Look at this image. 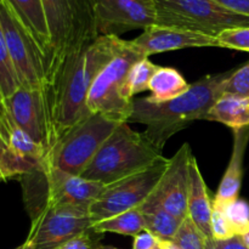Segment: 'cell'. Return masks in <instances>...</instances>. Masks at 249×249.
I'll return each mask as SVG.
<instances>
[{
    "label": "cell",
    "instance_id": "obj_1",
    "mask_svg": "<svg viewBox=\"0 0 249 249\" xmlns=\"http://www.w3.org/2000/svg\"><path fill=\"white\" fill-rule=\"evenodd\" d=\"M41 2L50 36L41 90L51 118L56 97L68 75L100 34L96 0H41Z\"/></svg>",
    "mask_w": 249,
    "mask_h": 249
},
{
    "label": "cell",
    "instance_id": "obj_2",
    "mask_svg": "<svg viewBox=\"0 0 249 249\" xmlns=\"http://www.w3.org/2000/svg\"><path fill=\"white\" fill-rule=\"evenodd\" d=\"M231 73H218L202 77L190 84L185 94L165 102H153L148 97L133 102V112L126 123L145 124L143 135L160 151L167 141L187 128L194 121L204 119L213 105L223 96V84Z\"/></svg>",
    "mask_w": 249,
    "mask_h": 249
},
{
    "label": "cell",
    "instance_id": "obj_3",
    "mask_svg": "<svg viewBox=\"0 0 249 249\" xmlns=\"http://www.w3.org/2000/svg\"><path fill=\"white\" fill-rule=\"evenodd\" d=\"M128 40L116 36H100L74 66L58 92L51 112L53 146L78 123L90 116L88 95L99 73L124 50ZM51 151V150H50Z\"/></svg>",
    "mask_w": 249,
    "mask_h": 249
},
{
    "label": "cell",
    "instance_id": "obj_4",
    "mask_svg": "<svg viewBox=\"0 0 249 249\" xmlns=\"http://www.w3.org/2000/svg\"><path fill=\"white\" fill-rule=\"evenodd\" d=\"M163 157L142 133L122 123L104 142L82 177L107 185L147 169Z\"/></svg>",
    "mask_w": 249,
    "mask_h": 249
},
{
    "label": "cell",
    "instance_id": "obj_5",
    "mask_svg": "<svg viewBox=\"0 0 249 249\" xmlns=\"http://www.w3.org/2000/svg\"><path fill=\"white\" fill-rule=\"evenodd\" d=\"M119 122L91 113L68 130L46 155L41 172L58 170L82 177L105 141L119 125Z\"/></svg>",
    "mask_w": 249,
    "mask_h": 249
},
{
    "label": "cell",
    "instance_id": "obj_6",
    "mask_svg": "<svg viewBox=\"0 0 249 249\" xmlns=\"http://www.w3.org/2000/svg\"><path fill=\"white\" fill-rule=\"evenodd\" d=\"M145 56L133 45L131 40L94 80L87 100L90 113H97L109 119L126 123L133 112V102L128 87L131 67Z\"/></svg>",
    "mask_w": 249,
    "mask_h": 249
},
{
    "label": "cell",
    "instance_id": "obj_7",
    "mask_svg": "<svg viewBox=\"0 0 249 249\" xmlns=\"http://www.w3.org/2000/svg\"><path fill=\"white\" fill-rule=\"evenodd\" d=\"M157 24L216 36L231 28L249 27V17L229 11L213 0H153Z\"/></svg>",
    "mask_w": 249,
    "mask_h": 249
},
{
    "label": "cell",
    "instance_id": "obj_8",
    "mask_svg": "<svg viewBox=\"0 0 249 249\" xmlns=\"http://www.w3.org/2000/svg\"><path fill=\"white\" fill-rule=\"evenodd\" d=\"M0 26L19 87L43 88L44 53L9 0H0Z\"/></svg>",
    "mask_w": 249,
    "mask_h": 249
},
{
    "label": "cell",
    "instance_id": "obj_9",
    "mask_svg": "<svg viewBox=\"0 0 249 249\" xmlns=\"http://www.w3.org/2000/svg\"><path fill=\"white\" fill-rule=\"evenodd\" d=\"M168 160L163 156L147 169L105 186L99 198L90 207L92 224L139 208L157 186L167 168Z\"/></svg>",
    "mask_w": 249,
    "mask_h": 249
},
{
    "label": "cell",
    "instance_id": "obj_10",
    "mask_svg": "<svg viewBox=\"0 0 249 249\" xmlns=\"http://www.w3.org/2000/svg\"><path fill=\"white\" fill-rule=\"evenodd\" d=\"M27 242L34 249H57L75 236L90 231L89 209L46 206L32 216Z\"/></svg>",
    "mask_w": 249,
    "mask_h": 249
},
{
    "label": "cell",
    "instance_id": "obj_11",
    "mask_svg": "<svg viewBox=\"0 0 249 249\" xmlns=\"http://www.w3.org/2000/svg\"><path fill=\"white\" fill-rule=\"evenodd\" d=\"M4 105L15 123L45 150L53 147V134L50 113L40 88L19 87Z\"/></svg>",
    "mask_w": 249,
    "mask_h": 249
},
{
    "label": "cell",
    "instance_id": "obj_12",
    "mask_svg": "<svg viewBox=\"0 0 249 249\" xmlns=\"http://www.w3.org/2000/svg\"><path fill=\"white\" fill-rule=\"evenodd\" d=\"M192 157L189 143H182L177 153L168 160L162 178L143 203L163 207L172 215L184 220L187 216L190 162Z\"/></svg>",
    "mask_w": 249,
    "mask_h": 249
},
{
    "label": "cell",
    "instance_id": "obj_13",
    "mask_svg": "<svg viewBox=\"0 0 249 249\" xmlns=\"http://www.w3.org/2000/svg\"><path fill=\"white\" fill-rule=\"evenodd\" d=\"M100 36H119L125 32L157 24L153 0H96Z\"/></svg>",
    "mask_w": 249,
    "mask_h": 249
},
{
    "label": "cell",
    "instance_id": "obj_14",
    "mask_svg": "<svg viewBox=\"0 0 249 249\" xmlns=\"http://www.w3.org/2000/svg\"><path fill=\"white\" fill-rule=\"evenodd\" d=\"M131 43L145 57L187 48H219L218 40L214 36L160 24L146 28Z\"/></svg>",
    "mask_w": 249,
    "mask_h": 249
},
{
    "label": "cell",
    "instance_id": "obj_15",
    "mask_svg": "<svg viewBox=\"0 0 249 249\" xmlns=\"http://www.w3.org/2000/svg\"><path fill=\"white\" fill-rule=\"evenodd\" d=\"M233 148L230 162L226 168L213 202L220 206H229L240 198L243 179V160L249 142V126L232 130Z\"/></svg>",
    "mask_w": 249,
    "mask_h": 249
},
{
    "label": "cell",
    "instance_id": "obj_16",
    "mask_svg": "<svg viewBox=\"0 0 249 249\" xmlns=\"http://www.w3.org/2000/svg\"><path fill=\"white\" fill-rule=\"evenodd\" d=\"M213 212V198L209 195L206 181L198 167L196 157L190 162L189 198L187 216L195 223L207 238H213L211 230V218Z\"/></svg>",
    "mask_w": 249,
    "mask_h": 249
},
{
    "label": "cell",
    "instance_id": "obj_17",
    "mask_svg": "<svg viewBox=\"0 0 249 249\" xmlns=\"http://www.w3.org/2000/svg\"><path fill=\"white\" fill-rule=\"evenodd\" d=\"M31 36L39 45L46 58L50 45L48 24L41 0H9Z\"/></svg>",
    "mask_w": 249,
    "mask_h": 249
},
{
    "label": "cell",
    "instance_id": "obj_18",
    "mask_svg": "<svg viewBox=\"0 0 249 249\" xmlns=\"http://www.w3.org/2000/svg\"><path fill=\"white\" fill-rule=\"evenodd\" d=\"M206 121L218 122L231 130L249 126V97L223 95L209 109Z\"/></svg>",
    "mask_w": 249,
    "mask_h": 249
},
{
    "label": "cell",
    "instance_id": "obj_19",
    "mask_svg": "<svg viewBox=\"0 0 249 249\" xmlns=\"http://www.w3.org/2000/svg\"><path fill=\"white\" fill-rule=\"evenodd\" d=\"M190 84L181 73L175 68L160 67L150 82L151 95L147 96L153 102H165L185 94Z\"/></svg>",
    "mask_w": 249,
    "mask_h": 249
},
{
    "label": "cell",
    "instance_id": "obj_20",
    "mask_svg": "<svg viewBox=\"0 0 249 249\" xmlns=\"http://www.w3.org/2000/svg\"><path fill=\"white\" fill-rule=\"evenodd\" d=\"M142 213L145 230L163 241H173L182 220L172 215L163 207L157 204L142 203L139 207Z\"/></svg>",
    "mask_w": 249,
    "mask_h": 249
},
{
    "label": "cell",
    "instance_id": "obj_21",
    "mask_svg": "<svg viewBox=\"0 0 249 249\" xmlns=\"http://www.w3.org/2000/svg\"><path fill=\"white\" fill-rule=\"evenodd\" d=\"M91 229L97 235L111 232L135 237L136 235L145 230V223H143V216L140 209L135 208L117 214L111 218L105 219V220L97 221V223L92 224Z\"/></svg>",
    "mask_w": 249,
    "mask_h": 249
},
{
    "label": "cell",
    "instance_id": "obj_22",
    "mask_svg": "<svg viewBox=\"0 0 249 249\" xmlns=\"http://www.w3.org/2000/svg\"><path fill=\"white\" fill-rule=\"evenodd\" d=\"M36 169L39 170V168L33 163L12 152L0 136V182L12 179L19 180L27 173Z\"/></svg>",
    "mask_w": 249,
    "mask_h": 249
},
{
    "label": "cell",
    "instance_id": "obj_23",
    "mask_svg": "<svg viewBox=\"0 0 249 249\" xmlns=\"http://www.w3.org/2000/svg\"><path fill=\"white\" fill-rule=\"evenodd\" d=\"M18 88V78L10 58L4 33L0 26V92H1L2 99L11 96Z\"/></svg>",
    "mask_w": 249,
    "mask_h": 249
},
{
    "label": "cell",
    "instance_id": "obj_24",
    "mask_svg": "<svg viewBox=\"0 0 249 249\" xmlns=\"http://www.w3.org/2000/svg\"><path fill=\"white\" fill-rule=\"evenodd\" d=\"M158 68L160 66L151 62L148 57L141 58L131 67L128 78V87L131 96L135 97L138 94L150 89V82Z\"/></svg>",
    "mask_w": 249,
    "mask_h": 249
},
{
    "label": "cell",
    "instance_id": "obj_25",
    "mask_svg": "<svg viewBox=\"0 0 249 249\" xmlns=\"http://www.w3.org/2000/svg\"><path fill=\"white\" fill-rule=\"evenodd\" d=\"M207 237L201 232L194 221L186 216L182 220L177 235L172 242L180 249H204Z\"/></svg>",
    "mask_w": 249,
    "mask_h": 249
},
{
    "label": "cell",
    "instance_id": "obj_26",
    "mask_svg": "<svg viewBox=\"0 0 249 249\" xmlns=\"http://www.w3.org/2000/svg\"><path fill=\"white\" fill-rule=\"evenodd\" d=\"M223 95L249 97V62L231 73L223 84Z\"/></svg>",
    "mask_w": 249,
    "mask_h": 249
},
{
    "label": "cell",
    "instance_id": "obj_27",
    "mask_svg": "<svg viewBox=\"0 0 249 249\" xmlns=\"http://www.w3.org/2000/svg\"><path fill=\"white\" fill-rule=\"evenodd\" d=\"M212 236L215 241H224L237 236L235 228L226 215L225 207L213 202V212L211 218Z\"/></svg>",
    "mask_w": 249,
    "mask_h": 249
},
{
    "label": "cell",
    "instance_id": "obj_28",
    "mask_svg": "<svg viewBox=\"0 0 249 249\" xmlns=\"http://www.w3.org/2000/svg\"><path fill=\"white\" fill-rule=\"evenodd\" d=\"M216 40L219 48L249 53V27L226 29L216 36Z\"/></svg>",
    "mask_w": 249,
    "mask_h": 249
},
{
    "label": "cell",
    "instance_id": "obj_29",
    "mask_svg": "<svg viewBox=\"0 0 249 249\" xmlns=\"http://www.w3.org/2000/svg\"><path fill=\"white\" fill-rule=\"evenodd\" d=\"M226 215L235 228L237 236L249 226V204L245 199H236L235 202L225 206Z\"/></svg>",
    "mask_w": 249,
    "mask_h": 249
},
{
    "label": "cell",
    "instance_id": "obj_30",
    "mask_svg": "<svg viewBox=\"0 0 249 249\" xmlns=\"http://www.w3.org/2000/svg\"><path fill=\"white\" fill-rule=\"evenodd\" d=\"M94 235H97V233H95L91 229L90 231L80 233V235L73 237L72 240L67 241L57 249H97L101 245L97 243V240H95Z\"/></svg>",
    "mask_w": 249,
    "mask_h": 249
},
{
    "label": "cell",
    "instance_id": "obj_31",
    "mask_svg": "<svg viewBox=\"0 0 249 249\" xmlns=\"http://www.w3.org/2000/svg\"><path fill=\"white\" fill-rule=\"evenodd\" d=\"M160 247V238L148 231L143 230L134 237L133 249H157Z\"/></svg>",
    "mask_w": 249,
    "mask_h": 249
},
{
    "label": "cell",
    "instance_id": "obj_32",
    "mask_svg": "<svg viewBox=\"0 0 249 249\" xmlns=\"http://www.w3.org/2000/svg\"><path fill=\"white\" fill-rule=\"evenodd\" d=\"M229 11L249 17V0H213Z\"/></svg>",
    "mask_w": 249,
    "mask_h": 249
},
{
    "label": "cell",
    "instance_id": "obj_33",
    "mask_svg": "<svg viewBox=\"0 0 249 249\" xmlns=\"http://www.w3.org/2000/svg\"><path fill=\"white\" fill-rule=\"evenodd\" d=\"M216 243H218L219 249H248L243 245L242 241H241V238L238 236L229 238V240L216 241Z\"/></svg>",
    "mask_w": 249,
    "mask_h": 249
},
{
    "label": "cell",
    "instance_id": "obj_34",
    "mask_svg": "<svg viewBox=\"0 0 249 249\" xmlns=\"http://www.w3.org/2000/svg\"><path fill=\"white\" fill-rule=\"evenodd\" d=\"M160 249H180L177 245H174L172 241H163V240H160Z\"/></svg>",
    "mask_w": 249,
    "mask_h": 249
},
{
    "label": "cell",
    "instance_id": "obj_35",
    "mask_svg": "<svg viewBox=\"0 0 249 249\" xmlns=\"http://www.w3.org/2000/svg\"><path fill=\"white\" fill-rule=\"evenodd\" d=\"M238 237L241 238V241H242L243 245H245L246 247L249 249V226L247 229H246L245 231H243L242 233H241L240 236H238Z\"/></svg>",
    "mask_w": 249,
    "mask_h": 249
},
{
    "label": "cell",
    "instance_id": "obj_36",
    "mask_svg": "<svg viewBox=\"0 0 249 249\" xmlns=\"http://www.w3.org/2000/svg\"><path fill=\"white\" fill-rule=\"evenodd\" d=\"M204 249H219L218 243L214 238H207L206 241V248Z\"/></svg>",
    "mask_w": 249,
    "mask_h": 249
},
{
    "label": "cell",
    "instance_id": "obj_37",
    "mask_svg": "<svg viewBox=\"0 0 249 249\" xmlns=\"http://www.w3.org/2000/svg\"><path fill=\"white\" fill-rule=\"evenodd\" d=\"M15 249H34V247L31 245V243L27 242V241H26V242H24L23 245H21V246H19V247H17V248H15Z\"/></svg>",
    "mask_w": 249,
    "mask_h": 249
},
{
    "label": "cell",
    "instance_id": "obj_38",
    "mask_svg": "<svg viewBox=\"0 0 249 249\" xmlns=\"http://www.w3.org/2000/svg\"><path fill=\"white\" fill-rule=\"evenodd\" d=\"M97 249H118V248H114V247H108V246H100Z\"/></svg>",
    "mask_w": 249,
    "mask_h": 249
},
{
    "label": "cell",
    "instance_id": "obj_39",
    "mask_svg": "<svg viewBox=\"0 0 249 249\" xmlns=\"http://www.w3.org/2000/svg\"><path fill=\"white\" fill-rule=\"evenodd\" d=\"M2 106H4V99H2L1 92H0V109L2 108Z\"/></svg>",
    "mask_w": 249,
    "mask_h": 249
},
{
    "label": "cell",
    "instance_id": "obj_40",
    "mask_svg": "<svg viewBox=\"0 0 249 249\" xmlns=\"http://www.w3.org/2000/svg\"><path fill=\"white\" fill-rule=\"evenodd\" d=\"M157 249H160V247H158V248H157Z\"/></svg>",
    "mask_w": 249,
    "mask_h": 249
}]
</instances>
